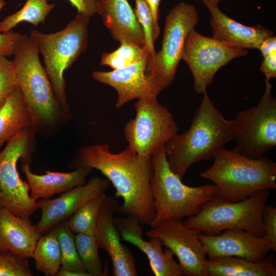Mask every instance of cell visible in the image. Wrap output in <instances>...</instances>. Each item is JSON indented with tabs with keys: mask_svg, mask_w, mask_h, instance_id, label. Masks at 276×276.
<instances>
[{
	"mask_svg": "<svg viewBox=\"0 0 276 276\" xmlns=\"http://www.w3.org/2000/svg\"><path fill=\"white\" fill-rule=\"evenodd\" d=\"M81 167L99 171L114 188L116 197L122 198L121 212L150 225L155 214L152 157L140 156L128 147L114 153L108 144H96L81 147L73 155L68 168Z\"/></svg>",
	"mask_w": 276,
	"mask_h": 276,
	"instance_id": "1",
	"label": "cell"
},
{
	"mask_svg": "<svg viewBox=\"0 0 276 276\" xmlns=\"http://www.w3.org/2000/svg\"><path fill=\"white\" fill-rule=\"evenodd\" d=\"M203 95L189 129L173 135L164 147L170 169L181 179L192 165L214 158L225 144L235 140L232 120L223 117L206 91Z\"/></svg>",
	"mask_w": 276,
	"mask_h": 276,
	"instance_id": "2",
	"label": "cell"
},
{
	"mask_svg": "<svg viewBox=\"0 0 276 276\" xmlns=\"http://www.w3.org/2000/svg\"><path fill=\"white\" fill-rule=\"evenodd\" d=\"M39 52L22 34L13 54L18 87L30 117L32 128L42 136L55 133L71 119L60 107Z\"/></svg>",
	"mask_w": 276,
	"mask_h": 276,
	"instance_id": "3",
	"label": "cell"
},
{
	"mask_svg": "<svg viewBox=\"0 0 276 276\" xmlns=\"http://www.w3.org/2000/svg\"><path fill=\"white\" fill-rule=\"evenodd\" d=\"M214 162L200 176L212 181L217 195L232 202L243 200L263 190L276 188V163L268 156L250 158L235 147L222 148Z\"/></svg>",
	"mask_w": 276,
	"mask_h": 276,
	"instance_id": "4",
	"label": "cell"
},
{
	"mask_svg": "<svg viewBox=\"0 0 276 276\" xmlns=\"http://www.w3.org/2000/svg\"><path fill=\"white\" fill-rule=\"evenodd\" d=\"M150 188L155 211L150 228L167 219L181 220L198 213L201 205L217 195L214 184L190 187L170 169L164 148L152 156Z\"/></svg>",
	"mask_w": 276,
	"mask_h": 276,
	"instance_id": "5",
	"label": "cell"
},
{
	"mask_svg": "<svg viewBox=\"0 0 276 276\" xmlns=\"http://www.w3.org/2000/svg\"><path fill=\"white\" fill-rule=\"evenodd\" d=\"M89 18L78 13L59 31L45 34L34 30L29 36L43 58L44 68L58 102L70 115L64 73L87 48Z\"/></svg>",
	"mask_w": 276,
	"mask_h": 276,
	"instance_id": "6",
	"label": "cell"
},
{
	"mask_svg": "<svg viewBox=\"0 0 276 276\" xmlns=\"http://www.w3.org/2000/svg\"><path fill=\"white\" fill-rule=\"evenodd\" d=\"M269 195V190H260L235 202L224 200L217 195L203 203L198 213L182 222L187 226L205 235L240 229L263 237L262 213Z\"/></svg>",
	"mask_w": 276,
	"mask_h": 276,
	"instance_id": "7",
	"label": "cell"
},
{
	"mask_svg": "<svg viewBox=\"0 0 276 276\" xmlns=\"http://www.w3.org/2000/svg\"><path fill=\"white\" fill-rule=\"evenodd\" d=\"M36 133L31 127L20 131L0 151V207L17 216L29 218L38 209L27 181L20 177L17 163L31 164Z\"/></svg>",
	"mask_w": 276,
	"mask_h": 276,
	"instance_id": "8",
	"label": "cell"
},
{
	"mask_svg": "<svg viewBox=\"0 0 276 276\" xmlns=\"http://www.w3.org/2000/svg\"><path fill=\"white\" fill-rule=\"evenodd\" d=\"M265 79L264 93L255 107L240 111L232 120L236 148L250 158L262 157L276 146V100Z\"/></svg>",
	"mask_w": 276,
	"mask_h": 276,
	"instance_id": "9",
	"label": "cell"
},
{
	"mask_svg": "<svg viewBox=\"0 0 276 276\" xmlns=\"http://www.w3.org/2000/svg\"><path fill=\"white\" fill-rule=\"evenodd\" d=\"M134 108V118L124 127L128 147L140 156L152 157L177 133V126L169 109L156 97L138 99Z\"/></svg>",
	"mask_w": 276,
	"mask_h": 276,
	"instance_id": "10",
	"label": "cell"
},
{
	"mask_svg": "<svg viewBox=\"0 0 276 276\" xmlns=\"http://www.w3.org/2000/svg\"><path fill=\"white\" fill-rule=\"evenodd\" d=\"M199 20L194 5L181 2L169 12L165 19L160 50L149 59L148 70L163 89L173 81L180 61L186 38Z\"/></svg>",
	"mask_w": 276,
	"mask_h": 276,
	"instance_id": "11",
	"label": "cell"
},
{
	"mask_svg": "<svg viewBox=\"0 0 276 276\" xmlns=\"http://www.w3.org/2000/svg\"><path fill=\"white\" fill-rule=\"evenodd\" d=\"M247 54L245 49L203 36L193 29L186 38L181 59L187 63L193 75L195 91L203 94L221 67Z\"/></svg>",
	"mask_w": 276,
	"mask_h": 276,
	"instance_id": "12",
	"label": "cell"
},
{
	"mask_svg": "<svg viewBox=\"0 0 276 276\" xmlns=\"http://www.w3.org/2000/svg\"><path fill=\"white\" fill-rule=\"evenodd\" d=\"M201 232L187 226L181 220H165L145 233L148 237H157L175 256L185 275L208 276L207 256L199 239Z\"/></svg>",
	"mask_w": 276,
	"mask_h": 276,
	"instance_id": "13",
	"label": "cell"
},
{
	"mask_svg": "<svg viewBox=\"0 0 276 276\" xmlns=\"http://www.w3.org/2000/svg\"><path fill=\"white\" fill-rule=\"evenodd\" d=\"M149 54L127 66L111 71H94L97 81L113 87L118 97L116 107L120 108L134 99L156 97L163 90L149 73Z\"/></svg>",
	"mask_w": 276,
	"mask_h": 276,
	"instance_id": "14",
	"label": "cell"
},
{
	"mask_svg": "<svg viewBox=\"0 0 276 276\" xmlns=\"http://www.w3.org/2000/svg\"><path fill=\"white\" fill-rule=\"evenodd\" d=\"M119 208L118 200L107 195L99 211L95 238L99 249L105 250L110 258L113 276H136L137 272L134 256L121 242L120 234L114 222V214Z\"/></svg>",
	"mask_w": 276,
	"mask_h": 276,
	"instance_id": "15",
	"label": "cell"
},
{
	"mask_svg": "<svg viewBox=\"0 0 276 276\" xmlns=\"http://www.w3.org/2000/svg\"><path fill=\"white\" fill-rule=\"evenodd\" d=\"M106 178L94 176L83 185L67 191L58 197L37 201L41 211V218L36 225L39 232L46 234L58 223L67 220L86 201L105 192L110 185Z\"/></svg>",
	"mask_w": 276,
	"mask_h": 276,
	"instance_id": "16",
	"label": "cell"
},
{
	"mask_svg": "<svg viewBox=\"0 0 276 276\" xmlns=\"http://www.w3.org/2000/svg\"><path fill=\"white\" fill-rule=\"evenodd\" d=\"M199 239L209 259L234 256L258 261L273 250L264 236L240 229H227L214 235L201 233Z\"/></svg>",
	"mask_w": 276,
	"mask_h": 276,
	"instance_id": "17",
	"label": "cell"
},
{
	"mask_svg": "<svg viewBox=\"0 0 276 276\" xmlns=\"http://www.w3.org/2000/svg\"><path fill=\"white\" fill-rule=\"evenodd\" d=\"M114 222L121 238L144 253L147 257L151 271L155 276H183L185 273L174 255L169 249L163 250L162 243L157 237L145 240L143 237L142 224L135 218L114 217Z\"/></svg>",
	"mask_w": 276,
	"mask_h": 276,
	"instance_id": "18",
	"label": "cell"
},
{
	"mask_svg": "<svg viewBox=\"0 0 276 276\" xmlns=\"http://www.w3.org/2000/svg\"><path fill=\"white\" fill-rule=\"evenodd\" d=\"M210 12L213 37L228 45L244 49H258L262 41L273 32L260 25H244L228 16L218 5L203 1Z\"/></svg>",
	"mask_w": 276,
	"mask_h": 276,
	"instance_id": "19",
	"label": "cell"
},
{
	"mask_svg": "<svg viewBox=\"0 0 276 276\" xmlns=\"http://www.w3.org/2000/svg\"><path fill=\"white\" fill-rule=\"evenodd\" d=\"M41 235L29 218L0 207V251H8L26 259L33 258Z\"/></svg>",
	"mask_w": 276,
	"mask_h": 276,
	"instance_id": "20",
	"label": "cell"
},
{
	"mask_svg": "<svg viewBox=\"0 0 276 276\" xmlns=\"http://www.w3.org/2000/svg\"><path fill=\"white\" fill-rule=\"evenodd\" d=\"M97 13L112 37L145 47L144 33L127 0H97Z\"/></svg>",
	"mask_w": 276,
	"mask_h": 276,
	"instance_id": "21",
	"label": "cell"
},
{
	"mask_svg": "<svg viewBox=\"0 0 276 276\" xmlns=\"http://www.w3.org/2000/svg\"><path fill=\"white\" fill-rule=\"evenodd\" d=\"M30 165L22 163L21 170L29 186L30 196L35 201L40 198L49 199L55 194L84 185L93 170L89 167H81L68 172L47 170L44 174L40 175L33 173Z\"/></svg>",
	"mask_w": 276,
	"mask_h": 276,
	"instance_id": "22",
	"label": "cell"
},
{
	"mask_svg": "<svg viewBox=\"0 0 276 276\" xmlns=\"http://www.w3.org/2000/svg\"><path fill=\"white\" fill-rule=\"evenodd\" d=\"M206 267L208 276L276 275V262L273 254L258 261L234 256L209 259Z\"/></svg>",
	"mask_w": 276,
	"mask_h": 276,
	"instance_id": "23",
	"label": "cell"
},
{
	"mask_svg": "<svg viewBox=\"0 0 276 276\" xmlns=\"http://www.w3.org/2000/svg\"><path fill=\"white\" fill-rule=\"evenodd\" d=\"M31 127L30 115L17 87L6 98L0 109V149L20 131Z\"/></svg>",
	"mask_w": 276,
	"mask_h": 276,
	"instance_id": "24",
	"label": "cell"
},
{
	"mask_svg": "<svg viewBox=\"0 0 276 276\" xmlns=\"http://www.w3.org/2000/svg\"><path fill=\"white\" fill-rule=\"evenodd\" d=\"M33 258L37 270L45 276H56L61 267V252L57 238L52 229L39 239Z\"/></svg>",
	"mask_w": 276,
	"mask_h": 276,
	"instance_id": "25",
	"label": "cell"
},
{
	"mask_svg": "<svg viewBox=\"0 0 276 276\" xmlns=\"http://www.w3.org/2000/svg\"><path fill=\"white\" fill-rule=\"evenodd\" d=\"M55 7V4H49L47 0H27L19 10L0 21V32L11 30L24 21L35 26L44 24L46 17Z\"/></svg>",
	"mask_w": 276,
	"mask_h": 276,
	"instance_id": "26",
	"label": "cell"
},
{
	"mask_svg": "<svg viewBox=\"0 0 276 276\" xmlns=\"http://www.w3.org/2000/svg\"><path fill=\"white\" fill-rule=\"evenodd\" d=\"M106 196L103 192L91 198L68 218V225L75 234L94 235L99 211Z\"/></svg>",
	"mask_w": 276,
	"mask_h": 276,
	"instance_id": "27",
	"label": "cell"
},
{
	"mask_svg": "<svg viewBox=\"0 0 276 276\" xmlns=\"http://www.w3.org/2000/svg\"><path fill=\"white\" fill-rule=\"evenodd\" d=\"M52 229L55 232L60 246V268L71 271L87 273L78 256L75 234L70 228L67 220L58 223Z\"/></svg>",
	"mask_w": 276,
	"mask_h": 276,
	"instance_id": "28",
	"label": "cell"
},
{
	"mask_svg": "<svg viewBox=\"0 0 276 276\" xmlns=\"http://www.w3.org/2000/svg\"><path fill=\"white\" fill-rule=\"evenodd\" d=\"M75 239L78 256L86 271L90 276L105 275L94 235L76 234Z\"/></svg>",
	"mask_w": 276,
	"mask_h": 276,
	"instance_id": "29",
	"label": "cell"
},
{
	"mask_svg": "<svg viewBox=\"0 0 276 276\" xmlns=\"http://www.w3.org/2000/svg\"><path fill=\"white\" fill-rule=\"evenodd\" d=\"M148 54L145 47L122 40L117 49L103 54L101 65L108 66L113 70L119 69L135 63Z\"/></svg>",
	"mask_w": 276,
	"mask_h": 276,
	"instance_id": "30",
	"label": "cell"
},
{
	"mask_svg": "<svg viewBox=\"0 0 276 276\" xmlns=\"http://www.w3.org/2000/svg\"><path fill=\"white\" fill-rule=\"evenodd\" d=\"M28 259L0 251V276H33Z\"/></svg>",
	"mask_w": 276,
	"mask_h": 276,
	"instance_id": "31",
	"label": "cell"
},
{
	"mask_svg": "<svg viewBox=\"0 0 276 276\" xmlns=\"http://www.w3.org/2000/svg\"><path fill=\"white\" fill-rule=\"evenodd\" d=\"M135 3L134 13L144 33L145 48L150 55V59H152L156 52L152 39L153 21L151 13L145 0H135Z\"/></svg>",
	"mask_w": 276,
	"mask_h": 276,
	"instance_id": "32",
	"label": "cell"
},
{
	"mask_svg": "<svg viewBox=\"0 0 276 276\" xmlns=\"http://www.w3.org/2000/svg\"><path fill=\"white\" fill-rule=\"evenodd\" d=\"M18 87L15 69L13 61L0 56V101L6 98Z\"/></svg>",
	"mask_w": 276,
	"mask_h": 276,
	"instance_id": "33",
	"label": "cell"
},
{
	"mask_svg": "<svg viewBox=\"0 0 276 276\" xmlns=\"http://www.w3.org/2000/svg\"><path fill=\"white\" fill-rule=\"evenodd\" d=\"M264 237L269 242L273 250L276 251V208L265 204L262 213Z\"/></svg>",
	"mask_w": 276,
	"mask_h": 276,
	"instance_id": "34",
	"label": "cell"
},
{
	"mask_svg": "<svg viewBox=\"0 0 276 276\" xmlns=\"http://www.w3.org/2000/svg\"><path fill=\"white\" fill-rule=\"evenodd\" d=\"M22 35L12 30L0 32V56L13 55Z\"/></svg>",
	"mask_w": 276,
	"mask_h": 276,
	"instance_id": "35",
	"label": "cell"
},
{
	"mask_svg": "<svg viewBox=\"0 0 276 276\" xmlns=\"http://www.w3.org/2000/svg\"><path fill=\"white\" fill-rule=\"evenodd\" d=\"M76 8L78 13L88 17L97 13V0H67Z\"/></svg>",
	"mask_w": 276,
	"mask_h": 276,
	"instance_id": "36",
	"label": "cell"
},
{
	"mask_svg": "<svg viewBox=\"0 0 276 276\" xmlns=\"http://www.w3.org/2000/svg\"><path fill=\"white\" fill-rule=\"evenodd\" d=\"M260 70L268 80L276 77V52L263 57Z\"/></svg>",
	"mask_w": 276,
	"mask_h": 276,
	"instance_id": "37",
	"label": "cell"
},
{
	"mask_svg": "<svg viewBox=\"0 0 276 276\" xmlns=\"http://www.w3.org/2000/svg\"><path fill=\"white\" fill-rule=\"evenodd\" d=\"M151 12L153 21L152 39L154 42L159 35V6L161 0H145Z\"/></svg>",
	"mask_w": 276,
	"mask_h": 276,
	"instance_id": "38",
	"label": "cell"
},
{
	"mask_svg": "<svg viewBox=\"0 0 276 276\" xmlns=\"http://www.w3.org/2000/svg\"><path fill=\"white\" fill-rule=\"evenodd\" d=\"M258 49L260 50L263 57L272 52H276L275 36L271 35L264 39Z\"/></svg>",
	"mask_w": 276,
	"mask_h": 276,
	"instance_id": "39",
	"label": "cell"
},
{
	"mask_svg": "<svg viewBox=\"0 0 276 276\" xmlns=\"http://www.w3.org/2000/svg\"><path fill=\"white\" fill-rule=\"evenodd\" d=\"M56 276H90L88 273L78 272L60 268Z\"/></svg>",
	"mask_w": 276,
	"mask_h": 276,
	"instance_id": "40",
	"label": "cell"
},
{
	"mask_svg": "<svg viewBox=\"0 0 276 276\" xmlns=\"http://www.w3.org/2000/svg\"><path fill=\"white\" fill-rule=\"evenodd\" d=\"M198 1H203V0H198ZM213 4H216V5H218L221 0H207Z\"/></svg>",
	"mask_w": 276,
	"mask_h": 276,
	"instance_id": "41",
	"label": "cell"
},
{
	"mask_svg": "<svg viewBox=\"0 0 276 276\" xmlns=\"http://www.w3.org/2000/svg\"><path fill=\"white\" fill-rule=\"evenodd\" d=\"M5 5V2L4 1V0H0V11Z\"/></svg>",
	"mask_w": 276,
	"mask_h": 276,
	"instance_id": "42",
	"label": "cell"
},
{
	"mask_svg": "<svg viewBox=\"0 0 276 276\" xmlns=\"http://www.w3.org/2000/svg\"><path fill=\"white\" fill-rule=\"evenodd\" d=\"M5 101H0V109L2 107V106L3 105Z\"/></svg>",
	"mask_w": 276,
	"mask_h": 276,
	"instance_id": "43",
	"label": "cell"
}]
</instances>
